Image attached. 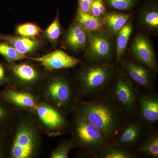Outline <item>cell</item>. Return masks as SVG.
Masks as SVG:
<instances>
[{"instance_id": "6da1fadb", "label": "cell", "mask_w": 158, "mask_h": 158, "mask_svg": "<svg viewBox=\"0 0 158 158\" xmlns=\"http://www.w3.org/2000/svg\"><path fill=\"white\" fill-rule=\"evenodd\" d=\"M110 97L106 94L90 100L78 98L74 108L113 142L124 124L125 112L111 95Z\"/></svg>"}, {"instance_id": "7a4b0ae2", "label": "cell", "mask_w": 158, "mask_h": 158, "mask_svg": "<svg viewBox=\"0 0 158 158\" xmlns=\"http://www.w3.org/2000/svg\"><path fill=\"white\" fill-rule=\"evenodd\" d=\"M111 60L88 62L77 70L72 80L79 98H97L107 93L116 75Z\"/></svg>"}, {"instance_id": "3957f363", "label": "cell", "mask_w": 158, "mask_h": 158, "mask_svg": "<svg viewBox=\"0 0 158 158\" xmlns=\"http://www.w3.org/2000/svg\"><path fill=\"white\" fill-rule=\"evenodd\" d=\"M42 133L32 113H22L10 136L9 158L38 157L43 146Z\"/></svg>"}, {"instance_id": "277c9868", "label": "cell", "mask_w": 158, "mask_h": 158, "mask_svg": "<svg viewBox=\"0 0 158 158\" xmlns=\"http://www.w3.org/2000/svg\"><path fill=\"white\" fill-rule=\"evenodd\" d=\"M37 94L42 100L66 115H70L79 98L72 80L54 71L48 73Z\"/></svg>"}, {"instance_id": "5b68a950", "label": "cell", "mask_w": 158, "mask_h": 158, "mask_svg": "<svg viewBox=\"0 0 158 158\" xmlns=\"http://www.w3.org/2000/svg\"><path fill=\"white\" fill-rule=\"evenodd\" d=\"M70 115V131L75 147L96 158L100 151L111 141L76 109L74 108Z\"/></svg>"}, {"instance_id": "8992f818", "label": "cell", "mask_w": 158, "mask_h": 158, "mask_svg": "<svg viewBox=\"0 0 158 158\" xmlns=\"http://www.w3.org/2000/svg\"><path fill=\"white\" fill-rule=\"evenodd\" d=\"M5 66L8 78L6 86L36 94L48 73L29 62H7Z\"/></svg>"}, {"instance_id": "52a82bcc", "label": "cell", "mask_w": 158, "mask_h": 158, "mask_svg": "<svg viewBox=\"0 0 158 158\" xmlns=\"http://www.w3.org/2000/svg\"><path fill=\"white\" fill-rule=\"evenodd\" d=\"M31 113L43 133L48 137H58L70 131V122L66 114L44 101L41 100Z\"/></svg>"}, {"instance_id": "ba28073f", "label": "cell", "mask_w": 158, "mask_h": 158, "mask_svg": "<svg viewBox=\"0 0 158 158\" xmlns=\"http://www.w3.org/2000/svg\"><path fill=\"white\" fill-rule=\"evenodd\" d=\"M116 75L110 90V95L127 114H132L138 106L135 87L126 74L120 72Z\"/></svg>"}, {"instance_id": "9c48e42d", "label": "cell", "mask_w": 158, "mask_h": 158, "mask_svg": "<svg viewBox=\"0 0 158 158\" xmlns=\"http://www.w3.org/2000/svg\"><path fill=\"white\" fill-rule=\"evenodd\" d=\"M85 57L88 62L111 60L114 56L112 37L105 29L88 32Z\"/></svg>"}, {"instance_id": "30bf717a", "label": "cell", "mask_w": 158, "mask_h": 158, "mask_svg": "<svg viewBox=\"0 0 158 158\" xmlns=\"http://www.w3.org/2000/svg\"><path fill=\"white\" fill-rule=\"evenodd\" d=\"M0 98L23 113H32L41 100L36 93L6 86L0 90Z\"/></svg>"}, {"instance_id": "8fae6325", "label": "cell", "mask_w": 158, "mask_h": 158, "mask_svg": "<svg viewBox=\"0 0 158 158\" xmlns=\"http://www.w3.org/2000/svg\"><path fill=\"white\" fill-rule=\"evenodd\" d=\"M132 53L139 63L156 73L158 64L152 44L144 34L139 33L134 37L131 45Z\"/></svg>"}, {"instance_id": "7c38bea8", "label": "cell", "mask_w": 158, "mask_h": 158, "mask_svg": "<svg viewBox=\"0 0 158 158\" xmlns=\"http://www.w3.org/2000/svg\"><path fill=\"white\" fill-rule=\"evenodd\" d=\"M26 59L38 62L48 72L74 68L81 63L79 59L60 50L53 51L42 56H27Z\"/></svg>"}, {"instance_id": "4fadbf2b", "label": "cell", "mask_w": 158, "mask_h": 158, "mask_svg": "<svg viewBox=\"0 0 158 158\" xmlns=\"http://www.w3.org/2000/svg\"><path fill=\"white\" fill-rule=\"evenodd\" d=\"M122 66L127 75L138 86L148 90L152 88L154 73L150 69L131 60H124Z\"/></svg>"}, {"instance_id": "5bb4252c", "label": "cell", "mask_w": 158, "mask_h": 158, "mask_svg": "<svg viewBox=\"0 0 158 158\" xmlns=\"http://www.w3.org/2000/svg\"><path fill=\"white\" fill-rule=\"evenodd\" d=\"M143 125L139 120L124 123L113 143L128 149L135 146L143 133Z\"/></svg>"}, {"instance_id": "9a60e30c", "label": "cell", "mask_w": 158, "mask_h": 158, "mask_svg": "<svg viewBox=\"0 0 158 158\" xmlns=\"http://www.w3.org/2000/svg\"><path fill=\"white\" fill-rule=\"evenodd\" d=\"M139 114L142 119L148 124L152 125L158 121V98L152 94L138 96Z\"/></svg>"}, {"instance_id": "2e32d148", "label": "cell", "mask_w": 158, "mask_h": 158, "mask_svg": "<svg viewBox=\"0 0 158 158\" xmlns=\"http://www.w3.org/2000/svg\"><path fill=\"white\" fill-rule=\"evenodd\" d=\"M88 32L74 23L66 31L64 44L67 48L76 52L86 49L88 44Z\"/></svg>"}, {"instance_id": "e0dca14e", "label": "cell", "mask_w": 158, "mask_h": 158, "mask_svg": "<svg viewBox=\"0 0 158 158\" xmlns=\"http://www.w3.org/2000/svg\"><path fill=\"white\" fill-rule=\"evenodd\" d=\"M0 40L8 44L27 56L34 54L42 45V42L37 37L31 38L0 34Z\"/></svg>"}, {"instance_id": "ac0fdd59", "label": "cell", "mask_w": 158, "mask_h": 158, "mask_svg": "<svg viewBox=\"0 0 158 158\" xmlns=\"http://www.w3.org/2000/svg\"><path fill=\"white\" fill-rule=\"evenodd\" d=\"M23 113L0 98V133L10 137Z\"/></svg>"}, {"instance_id": "d6986e66", "label": "cell", "mask_w": 158, "mask_h": 158, "mask_svg": "<svg viewBox=\"0 0 158 158\" xmlns=\"http://www.w3.org/2000/svg\"><path fill=\"white\" fill-rule=\"evenodd\" d=\"M133 13H126L117 11H107L102 18L104 28L111 37H116V34L127 22Z\"/></svg>"}, {"instance_id": "ffe728a7", "label": "cell", "mask_w": 158, "mask_h": 158, "mask_svg": "<svg viewBox=\"0 0 158 158\" xmlns=\"http://www.w3.org/2000/svg\"><path fill=\"white\" fill-rule=\"evenodd\" d=\"M133 30V25L131 19L119 31L116 36V61L121 60L126 51L129 40Z\"/></svg>"}, {"instance_id": "44dd1931", "label": "cell", "mask_w": 158, "mask_h": 158, "mask_svg": "<svg viewBox=\"0 0 158 158\" xmlns=\"http://www.w3.org/2000/svg\"><path fill=\"white\" fill-rule=\"evenodd\" d=\"M139 23L148 31L156 34L158 30V9L156 6H148L140 13Z\"/></svg>"}, {"instance_id": "7402d4cb", "label": "cell", "mask_w": 158, "mask_h": 158, "mask_svg": "<svg viewBox=\"0 0 158 158\" xmlns=\"http://www.w3.org/2000/svg\"><path fill=\"white\" fill-rule=\"evenodd\" d=\"M75 23L87 32L100 31L104 28L102 19L84 13L78 9L76 14Z\"/></svg>"}, {"instance_id": "603a6c76", "label": "cell", "mask_w": 158, "mask_h": 158, "mask_svg": "<svg viewBox=\"0 0 158 158\" xmlns=\"http://www.w3.org/2000/svg\"><path fill=\"white\" fill-rule=\"evenodd\" d=\"M137 156L135 153L129 150L110 142L100 151L96 158H134Z\"/></svg>"}, {"instance_id": "cb8c5ba5", "label": "cell", "mask_w": 158, "mask_h": 158, "mask_svg": "<svg viewBox=\"0 0 158 158\" xmlns=\"http://www.w3.org/2000/svg\"><path fill=\"white\" fill-rule=\"evenodd\" d=\"M140 152L150 158L158 157V134L152 132L146 136L140 148Z\"/></svg>"}, {"instance_id": "d4e9b609", "label": "cell", "mask_w": 158, "mask_h": 158, "mask_svg": "<svg viewBox=\"0 0 158 158\" xmlns=\"http://www.w3.org/2000/svg\"><path fill=\"white\" fill-rule=\"evenodd\" d=\"M75 148V145L72 138L63 139L51 153L49 158H68L70 150Z\"/></svg>"}, {"instance_id": "484cf974", "label": "cell", "mask_w": 158, "mask_h": 158, "mask_svg": "<svg viewBox=\"0 0 158 158\" xmlns=\"http://www.w3.org/2000/svg\"><path fill=\"white\" fill-rule=\"evenodd\" d=\"M42 32V29L39 26L31 23L19 25L15 29V32L18 36L31 38L39 37Z\"/></svg>"}, {"instance_id": "4316f807", "label": "cell", "mask_w": 158, "mask_h": 158, "mask_svg": "<svg viewBox=\"0 0 158 158\" xmlns=\"http://www.w3.org/2000/svg\"><path fill=\"white\" fill-rule=\"evenodd\" d=\"M0 55L3 56L7 62H10L26 59L27 56L6 42L0 43Z\"/></svg>"}, {"instance_id": "83f0119b", "label": "cell", "mask_w": 158, "mask_h": 158, "mask_svg": "<svg viewBox=\"0 0 158 158\" xmlns=\"http://www.w3.org/2000/svg\"><path fill=\"white\" fill-rule=\"evenodd\" d=\"M61 33L62 28L59 21V15L58 14L44 31V36L53 45H56L61 36Z\"/></svg>"}, {"instance_id": "f1b7e54d", "label": "cell", "mask_w": 158, "mask_h": 158, "mask_svg": "<svg viewBox=\"0 0 158 158\" xmlns=\"http://www.w3.org/2000/svg\"><path fill=\"white\" fill-rule=\"evenodd\" d=\"M110 9L118 11H129L137 4L138 0H103Z\"/></svg>"}, {"instance_id": "f546056e", "label": "cell", "mask_w": 158, "mask_h": 158, "mask_svg": "<svg viewBox=\"0 0 158 158\" xmlns=\"http://www.w3.org/2000/svg\"><path fill=\"white\" fill-rule=\"evenodd\" d=\"M106 12V4L103 0H94L90 14L97 18L102 19Z\"/></svg>"}, {"instance_id": "4dcf8cb0", "label": "cell", "mask_w": 158, "mask_h": 158, "mask_svg": "<svg viewBox=\"0 0 158 158\" xmlns=\"http://www.w3.org/2000/svg\"><path fill=\"white\" fill-rule=\"evenodd\" d=\"M10 138L0 133V158H9Z\"/></svg>"}, {"instance_id": "1f68e13d", "label": "cell", "mask_w": 158, "mask_h": 158, "mask_svg": "<svg viewBox=\"0 0 158 158\" xmlns=\"http://www.w3.org/2000/svg\"><path fill=\"white\" fill-rule=\"evenodd\" d=\"M94 0H78V9L84 13L90 14Z\"/></svg>"}, {"instance_id": "d6a6232c", "label": "cell", "mask_w": 158, "mask_h": 158, "mask_svg": "<svg viewBox=\"0 0 158 158\" xmlns=\"http://www.w3.org/2000/svg\"><path fill=\"white\" fill-rule=\"evenodd\" d=\"M7 81L8 78L6 68L0 63V87L6 85Z\"/></svg>"}]
</instances>
